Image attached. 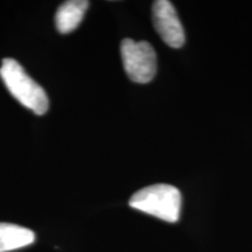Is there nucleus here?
Listing matches in <instances>:
<instances>
[{
  "label": "nucleus",
  "instance_id": "f257e3e1",
  "mask_svg": "<svg viewBox=\"0 0 252 252\" xmlns=\"http://www.w3.org/2000/svg\"><path fill=\"white\" fill-rule=\"evenodd\" d=\"M0 77L12 96L25 108L39 116L48 111L49 102L46 91L25 71L18 61L5 59L0 67Z\"/></svg>",
  "mask_w": 252,
  "mask_h": 252
},
{
  "label": "nucleus",
  "instance_id": "7ed1b4c3",
  "mask_svg": "<svg viewBox=\"0 0 252 252\" xmlns=\"http://www.w3.org/2000/svg\"><path fill=\"white\" fill-rule=\"evenodd\" d=\"M123 65L135 83H149L157 74L156 50L147 41H133L124 39L121 45Z\"/></svg>",
  "mask_w": 252,
  "mask_h": 252
},
{
  "label": "nucleus",
  "instance_id": "423d86ee",
  "mask_svg": "<svg viewBox=\"0 0 252 252\" xmlns=\"http://www.w3.org/2000/svg\"><path fill=\"white\" fill-rule=\"evenodd\" d=\"M35 242V234L24 226L0 223V252L21 249Z\"/></svg>",
  "mask_w": 252,
  "mask_h": 252
},
{
  "label": "nucleus",
  "instance_id": "f03ea898",
  "mask_svg": "<svg viewBox=\"0 0 252 252\" xmlns=\"http://www.w3.org/2000/svg\"><path fill=\"white\" fill-rule=\"evenodd\" d=\"M181 193L174 186L158 184L140 189L130 198L128 204L141 213L149 214L169 223L180 219Z\"/></svg>",
  "mask_w": 252,
  "mask_h": 252
},
{
  "label": "nucleus",
  "instance_id": "39448f33",
  "mask_svg": "<svg viewBox=\"0 0 252 252\" xmlns=\"http://www.w3.org/2000/svg\"><path fill=\"white\" fill-rule=\"evenodd\" d=\"M89 7L87 0H70L60 6L55 14V26L62 34H68L76 30Z\"/></svg>",
  "mask_w": 252,
  "mask_h": 252
},
{
  "label": "nucleus",
  "instance_id": "20e7f679",
  "mask_svg": "<svg viewBox=\"0 0 252 252\" xmlns=\"http://www.w3.org/2000/svg\"><path fill=\"white\" fill-rule=\"evenodd\" d=\"M153 24L166 45L180 48L185 43V31L174 6L168 0H157L152 7Z\"/></svg>",
  "mask_w": 252,
  "mask_h": 252
}]
</instances>
